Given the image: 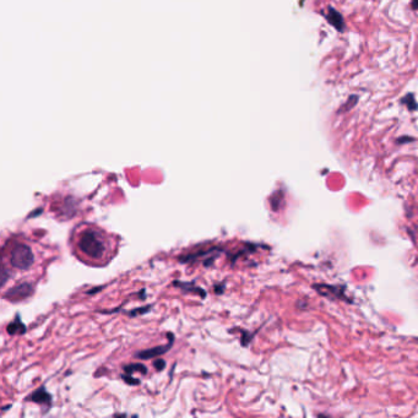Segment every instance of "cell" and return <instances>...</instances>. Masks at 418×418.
<instances>
[{
  "label": "cell",
  "mask_w": 418,
  "mask_h": 418,
  "mask_svg": "<svg viewBox=\"0 0 418 418\" xmlns=\"http://www.w3.org/2000/svg\"><path fill=\"white\" fill-rule=\"evenodd\" d=\"M318 290V292L323 296L329 297V298H333L332 294H335V299H347V297L345 296L344 291H340L339 287H333V286H325V285H319L314 286Z\"/></svg>",
  "instance_id": "7"
},
{
  "label": "cell",
  "mask_w": 418,
  "mask_h": 418,
  "mask_svg": "<svg viewBox=\"0 0 418 418\" xmlns=\"http://www.w3.org/2000/svg\"><path fill=\"white\" fill-rule=\"evenodd\" d=\"M400 103L405 104V106L407 107V109H410V110L418 109V103H417L416 98H414L413 93H407V95L404 96V97L401 98V101H400Z\"/></svg>",
  "instance_id": "8"
},
{
  "label": "cell",
  "mask_w": 418,
  "mask_h": 418,
  "mask_svg": "<svg viewBox=\"0 0 418 418\" xmlns=\"http://www.w3.org/2000/svg\"><path fill=\"white\" fill-rule=\"evenodd\" d=\"M124 371L125 373H128V374H131V373H134V372H140V373H143V374H147L146 367L140 365V363H133V365L125 366Z\"/></svg>",
  "instance_id": "10"
},
{
  "label": "cell",
  "mask_w": 418,
  "mask_h": 418,
  "mask_svg": "<svg viewBox=\"0 0 418 418\" xmlns=\"http://www.w3.org/2000/svg\"><path fill=\"white\" fill-rule=\"evenodd\" d=\"M324 17H325L327 22L330 23L332 27H335L339 32H344L346 30V23L344 20V16L339 13L336 9H333L332 7H329L326 9L325 13L323 14Z\"/></svg>",
  "instance_id": "4"
},
{
  "label": "cell",
  "mask_w": 418,
  "mask_h": 418,
  "mask_svg": "<svg viewBox=\"0 0 418 418\" xmlns=\"http://www.w3.org/2000/svg\"><path fill=\"white\" fill-rule=\"evenodd\" d=\"M75 245L81 258L86 259L87 263H96L100 265L109 260V253L112 252L107 234L93 226L81 228L79 232H76Z\"/></svg>",
  "instance_id": "1"
},
{
  "label": "cell",
  "mask_w": 418,
  "mask_h": 418,
  "mask_svg": "<svg viewBox=\"0 0 418 418\" xmlns=\"http://www.w3.org/2000/svg\"><path fill=\"white\" fill-rule=\"evenodd\" d=\"M35 263V254L32 249L23 243H17L11 248L10 252V264L15 269L30 270Z\"/></svg>",
  "instance_id": "2"
},
{
  "label": "cell",
  "mask_w": 418,
  "mask_h": 418,
  "mask_svg": "<svg viewBox=\"0 0 418 418\" xmlns=\"http://www.w3.org/2000/svg\"><path fill=\"white\" fill-rule=\"evenodd\" d=\"M357 102H358V96H356V95H352L350 98H348L347 101H346V103L344 104V106H342L341 108H340V110L339 112L340 113H342V112H346V110H350L351 108H353L354 106H356L357 104Z\"/></svg>",
  "instance_id": "11"
},
{
  "label": "cell",
  "mask_w": 418,
  "mask_h": 418,
  "mask_svg": "<svg viewBox=\"0 0 418 418\" xmlns=\"http://www.w3.org/2000/svg\"><path fill=\"white\" fill-rule=\"evenodd\" d=\"M174 341V338L171 339L170 344L168 345H163V346H157V347H153V348H150V350H144L141 352H137L135 356L137 357V358L140 359H150V358H155V357L157 356H161V354L166 353V352L170 350L171 346H172Z\"/></svg>",
  "instance_id": "5"
},
{
  "label": "cell",
  "mask_w": 418,
  "mask_h": 418,
  "mask_svg": "<svg viewBox=\"0 0 418 418\" xmlns=\"http://www.w3.org/2000/svg\"><path fill=\"white\" fill-rule=\"evenodd\" d=\"M411 7L413 10H418V0H411Z\"/></svg>",
  "instance_id": "15"
},
{
  "label": "cell",
  "mask_w": 418,
  "mask_h": 418,
  "mask_svg": "<svg viewBox=\"0 0 418 418\" xmlns=\"http://www.w3.org/2000/svg\"><path fill=\"white\" fill-rule=\"evenodd\" d=\"M27 400L37 402V404H40L42 406H46V407H49L50 404H52V396H50V394L44 389V386L38 387L36 392L32 393L31 395L27 398Z\"/></svg>",
  "instance_id": "6"
},
{
  "label": "cell",
  "mask_w": 418,
  "mask_h": 418,
  "mask_svg": "<svg viewBox=\"0 0 418 418\" xmlns=\"http://www.w3.org/2000/svg\"><path fill=\"white\" fill-rule=\"evenodd\" d=\"M32 293H34V286H32L31 282H22V284H19L10 288L4 294V297L11 300V302H21V300L29 298Z\"/></svg>",
  "instance_id": "3"
},
{
  "label": "cell",
  "mask_w": 418,
  "mask_h": 418,
  "mask_svg": "<svg viewBox=\"0 0 418 418\" xmlns=\"http://www.w3.org/2000/svg\"><path fill=\"white\" fill-rule=\"evenodd\" d=\"M122 378L124 379V380L126 381V383H128V384H131V385H136V384H139V383H140L139 380H135V379H134L133 377H130V375H129L128 373H125V374H123V375H122Z\"/></svg>",
  "instance_id": "13"
},
{
  "label": "cell",
  "mask_w": 418,
  "mask_h": 418,
  "mask_svg": "<svg viewBox=\"0 0 418 418\" xmlns=\"http://www.w3.org/2000/svg\"><path fill=\"white\" fill-rule=\"evenodd\" d=\"M408 141H413V139H412V137H400V139L398 140V143L402 144V143H408Z\"/></svg>",
  "instance_id": "14"
},
{
  "label": "cell",
  "mask_w": 418,
  "mask_h": 418,
  "mask_svg": "<svg viewBox=\"0 0 418 418\" xmlns=\"http://www.w3.org/2000/svg\"><path fill=\"white\" fill-rule=\"evenodd\" d=\"M153 366H155V368L157 369V371H162V369H164V367H166V362H164V359L157 358L153 362Z\"/></svg>",
  "instance_id": "12"
},
{
  "label": "cell",
  "mask_w": 418,
  "mask_h": 418,
  "mask_svg": "<svg viewBox=\"0 0 418 418\" xmlns=\"http://www.w3.org/2000/svg\"><path fill=\"white\" fill-rule=\"evenodd\" d=\"M25 330H26V326L23 325L22 321L19 320V318L8 325V332L11 333V335H14V333H17V332H25Z\"/></svg>",
  "instance_id": "9"
}]
</instances>
